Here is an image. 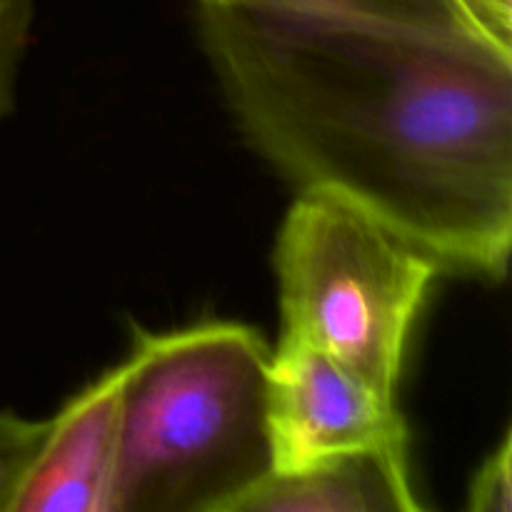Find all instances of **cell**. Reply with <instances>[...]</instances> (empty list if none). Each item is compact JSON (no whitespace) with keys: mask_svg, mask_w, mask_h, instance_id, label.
Wrapping results in <instances>:
<instances>
[{"mask_svg":"<svg viewBox=\"0 0 512 512\" xmlns=\"http://www.w3.org/2000/svg\"><path fill=\"white\" fill-rule=\"evenodd\" d=\"M465 508L470 512L512 510V435L505 430L500 443L475 468L468 485Z\"/></svg>","mask_w":512,"mask_h":512,"instance_id":"obj_10","label":"cell"},{"mask_svg":"<svg viewBox=\"0 0 512 512\" xmlns=\"http://www.w3.org/2000/svg\"><path fill=\"white\" fill-rule=\"evenodd\" d=\"M198 28L245 140L298 195L350 205L440 273L508 278L510 45L200 3Z\"/></svg>","mask_w":512,"mask_h":512,"instance_id":"obj_1","label":"cell"},{"mask_svg":"<svg viewBox=\"0 0 512 512\" xmlns=\"http://www.w3.org/2000/svg\"><path fill=\"white\" fill-rule=\"evenodd\" d=\"M273 348L238 320L135 330L113 512H228L270 473Z\"/></svg>","mask_w":512,"mask_h":512,"instance_id":"obj_2","label":"cell"},{"mask_svg":"<svg viewBox=\"0 0 512 512\" xmlns=\"http://www.w3.org/2000/svg\"><path fill=\"white\" fill-rule=\"evenodd\" d=\"M280 340L330 355L398 398L408 338L438 265L350 205L298 195L273 250Z\"/></svg>","mask_w":512,"mask_h":512,"instance_id":"obj_3","label":"cell"},{"mask_svg":"<svg viewBox=\"0 0 512 512\" xmlns=\"http://www.w3.org/2000/svg\"><path fill=\"white\" fill-rule=\"evenodd\" d=\"M198 3L220 5V8L278 10V13L320 15V18L373 20V23L485 33L460 0H198Z\"/></svg>","mask_w":512,"mask_h":512,"instance_id":"obj_7","label":"cell"},{"mask_svg":"<svg viewBox=\"0 0 512 512\" xmlns=\"http://www.w3.org/2000/svg\"><path fill=\"white\" fill-rule=\"evenodd\" d=\"M270 470L363 450L408 448L398 398L308 345L278 340L268 373Z\"/></svg>","mask_w":512,"mask_h":512,"instance_id":"obj_4","label":"cell"},{"mask_svg":"<svg viewBox=\"0 0 512 512\" xmlns=\"http://www.w3.org/2000/svg\"><path fill=\"white\" fill-rule=\"evenodd\" d=\"M120 403L123 363L78 390L48 420L13 512H113Z\"/></svg>","mask_w":512,"mask_h":512,"instance_id":"obj_5","label":"cell"},{"mask_svg":"<svg viewBox=\"0 0 512 512\" xmlns=\"http://www.w3.org/2000/svg\"><path fill=\"white\" fill-rule=\"evenodd\" d=\"M408 448L363 450L300 470H270L228 512H418Z\"/></svg>","mask_w":512,"mask_h":512,"instance_id":"obj_6","label":"cell"},{"mask_svg":"<svg viewBox=\"0 0 512 512\" xmlns=\"http://www.w3.org/2000/svg\"><path fill=\"white\" fill-rule=\"evenodd\" d=\"M35 0H0V123L10 115L30 43Z\"/></svg>","mask_w":512,"mask_h":512,"instance_id":"obj_9","label":"cell"},{"mask_svg":"<svg viewBox=\"0 0 512 512\" xmlns=\"http://www.w3.org/2000/svg\"><path fill=\"white\" fill-rule=\"evenodd\" d=\"M460 3L490 38L512 48V0H460Z\"/></svg>","mask_w":512,"mask_h":512,"instance_id":"obj_11","label":"cell"},{"mask_svg":"<svg viewBox=\"0 0 512 512\" xmlns=\"http://www.w3.org/2000/svg\"><path fill=\"white\" fill-rule=\"evenodd\" d=\"M48 420L0 410V512H13L23 480L43 445Z\"/></svg>","mask_w":512,"mask_h":512,"instance_id":"obj_8","label":"cell"}]
</instances>
